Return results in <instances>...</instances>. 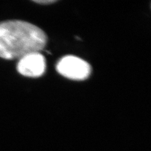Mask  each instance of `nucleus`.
<instances>
[{
	"instance_id": "1",
	"label": "nucleus",
	"mask_w": 151,
	"mask_h": 151,
	"mask_svg": "<svg viewBox=\"0 0 151 151\" xmlns=\"http://www.w3.org/2000/svg\"><path fill=\"white\" fill-rule=\"evenodd\" d=\"M45 32L30 23L8 20L0 23V58L20 59L33 52H40L47 43Z\"/></svg>"
},
{
	"instance_id": "2",
	"label": "nucleus",
	"mask_w": 151,
	"mask_h": 151,
	"mask_svg": "<svg viewBox=\"0 0 151 151\" xmlns=\"http://www.w3.org/2000/svg\"><path fill=\"white\" fill-rule=\"evenodd\" d=\"M58 72L63 76L73 80H84L91 73V67L86 61L73 55H67L57 64Z\"/></svg>"
},
{
	"instance_id": "3",
	"label": "nucleus",
	"mask_w": 151,
	"mask_h": 151,
	"mask_svg": "<svg viewBox=\"0 0 151 151\" xmlns=\"http://www.w3.org/2000/svg\"><path fill=\"white\" fill-rule=\"evenodd\" d=\"M17 68L18 72L24 76L40 77L45 71V58L40 52L27 54L19 60Z\"/></svg>"
},
{
	"instance_id": "4",
	"label": "nucleus",
	"mask_w": 151,
	"mask_h": 151,
	"mask_svg": "<svg viewBox=\"0 0 151 151\" xmlns=\"http://www.w3.org/2000/svg\"><path fill=\"white\" fill-rule=\"evenodd\" d=\"M35 3L42 4H52L57 2L56 0H40V1H34Z\"/></svg>"
}]
</instances>
